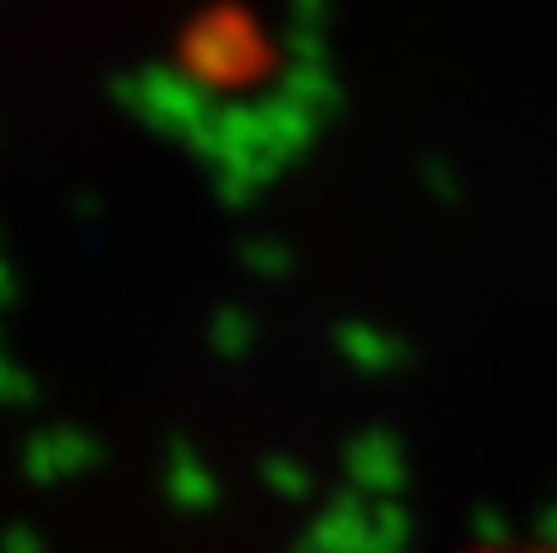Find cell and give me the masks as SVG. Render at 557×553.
Here are the masks:
<instances>
[{
	"label": "cell",
	"instance_id": "cell-1",
	"mask_svg": "<svg viewBox=\"0 0 557 553\" xmlns=\"http://www.w3.org/2000/svg\"><path fill=\"white\" fill-rule=\"evenodd\" d=\"M494 553H557V539H533V544H513V549H494Z\"/></svg>",
	"mask_w": 557,
	"mask_h": 553
}]
</instances>
